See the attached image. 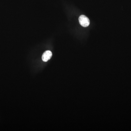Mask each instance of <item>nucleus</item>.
Instances as JSON below:
<instances>
[{"label": "nucleus", "instance_id": "f257e3e1", "mask_svg": "<svg viewBox=\"0 0 131 131\" xmlns=\"http://www.w3.org/2000/svg\"><path fill=\"white\" fill-rule=\"evenodd\" d=\"M79 23L83 27H87L90 24V22L89 19L84 15H81L79 18Z\"/></svg>", "mask_w": 131, "mask_h": 131}, {"label": "nucleus", "instance_id": "f03ea898", "mask_svg": "<svg viewBox=\"0 0 131 131\" xmlns=\"http://www.w3.org/2000/svg\"><path fill=\"white\" fill-rule=\"evenodd\" d=\"M52 56V53L50 51H46L43 54L42 56V60L44 62H46L51 59Z\"/></svg>", "mask_w": 131, "mask_h": 131}]
</instances>
